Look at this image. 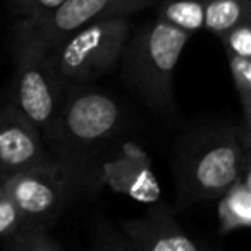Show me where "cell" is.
<instances>
[{
	"label": "cell",
	"mask_w": 251,
	"mask_h": 251,
	"mask_svg": "<svg viewBox=\"0 0 251 251\" xmlns=\"http://www.w3.org/2000/svg\"><path fill=\"white\" fill-rule=\"evenodd\" d=\"M55 162L38 129L14 105L0 108V179Z\"/></svg>",
	"instance_id": "8"
},
{
	"label": "cell",
	"mask_w": 251,
	"mask_h": 251,
	"mask_svg": "<svg viewBox=\"0 0 251 251\" xmlns=\"http://www.w3.org/2000/svg\"><path fill=\"white\" fill-rule=\"evenodd\" d=\"M5 193L31 226H43L57 217L83 181L66 165L55 162L0 179Z\"/></svg>",
	"instance_id": "6"
},
{
	"label": "cell",
	"mask_w": 251,
	"mask_h": 251,
	"mask_svg": "<svg viewBox=\"0 0 251 251\" xmlns=\"http://www.w3.org/2000/svg\"><path fill=\"white\" fill-rule=\"evenodd\" d=\"M226 59L229 64L234 90L241 103L243 124L251 127V59L232 53H226Z\"/></svg>",
	"instance_id": "14"
},
{
	"label": "cell",
	"mask_w": 251,
	"mask_h": 251,
	"mask_svg": "<svg viewBox=\"0 0 251 251\" xmlns=\"http://www.w3.org/2000/svg\"><path fill=\"white\" fill-rule=\"evenodd\" d=\"M246 171H251V127L243 121L189 131L174 157L176 206L215 201Z\"/></svg>",
	"instance_id": "2"
},
{
	"label": "cell",
	"mask_w": 251,
	"mask_h": 251,
	"mask_svg": "<svg viewBox=\"0 0 251 251\" xmlns=\"http://www.w3.org/2000/svg\"><path fill=\"white\" fill-rule=\"evenodd\" d=\"M191 36L158 18L129 35L119 60L122 81L153 114L174 115L176 66Z\"/></svg>",
	"instance_id": "3"
},
{
	"label": "cell",
	"mask_w": 251,
	"mask_h": 251,
	"mask_svg": "<svg viewBox=\"0 0 251 251\" xmlns=\"http://www.w3.org/2000/svg\"><path fill=\"white\" fill-rule=\"evenodd\" d=\"M26 226H31V224L26 222L23 213L18 210V206L14 205V201L5 193L4 186L0 182V237L5 239Z\"/></svg>",
	"instance_id": "17"
},
{
	"label": "cell",
	"mask_w": 251,
	"mask_h": 251,
	"mask_svg": "<svg viewBox=\"0 0 251 251\" xmlns=\"http://www.w3.org/2000/svg\"><path fill=\"white\" fill-rule=\"evenodd\" d=\"M62 2L64 0H21L16 7L21 19L16 25L14 40L29 33L38 25H42Z\"/></svg>",
	"instance_id": "16"
},
{
	"label": "cell",
	"mask_w": 251,
	"mask_h": 251,
	"mask_svg": "<svg viewBox=\"0 0 251 251\" xmlns=\"http://www.w3.org/2000/svg\"><path fill=\"white\" fill-rule=\"evenodd\" d=\"M9 2H11V4L14 5V7H18V4L21 2V0H9Z\"/></svg>",
	"instance_id": "20"
},
{
	"label": "cell",
	"mask_w": 251,
	"mask_h": 251,
	"mask_svg": "<svg viewBox=\"0 0 251 251\" xmlns=\"http://www.w3.org/2000/svg\"><path fill=\"white\" fill-rule=\"evenodd\" d=\"M100 182H108L119 193L134 200L153 201L158 196V184L150 171L147 155L131 145L122 148V153L100 165Z\"/></svg>",
	"instance_id": "10"
},
{
	"label": "cell",
	"mask_w": 251,
	"mask_h": 251,
	"mask_svg": "<svg viewBox=\"0 0 251 251\" xmlns=\"http://www.w3.org/2000/svg\"><path fill=\"white\" fill-rule=\"evenodd\" d=\"M117 229L133 251H203L164 206L140 219L122 220Z\"/></svg>",
	"instance_id": "9"
},
{
	"label": "cell",
	"mask_w": 251,
	"mask_h": 251,
	"mask_svg": "<svg viewBox=\"0 0 251 251\" xmlns=\"http://www.w3.org/2000/svg\"><path fill=\"white\" fill-rule=\"evenodd\" d=\"M219 40L222 42L226 53L251 59V21H244L234 26L232 29L224 33Z\"/></svg>",
	"instance_id": "18"
},
{
	"label": "cell",
	"mask_w": 251,
	"mask_h": 251,
	"mask_svg": "<svg viewBox=\"0 0 251 251\" xmlns=\"http://www.w3.org/2000/svg\"><path fill=\"white\" fill-rule=\"evenodd\" d=\"M93 251H133L129 243L110 224H98L95 229Z\"/></svg>",
	"instance_id": "19"
},
{
	"label": "cell",
	"mask_w": 251,
	"mask_h": 251,
	"mask_svg": "<svg viewBox=\"0 0 251 251\" xmlns=\"http://www.w3.org/2000/svg\"><path fill=\"white\" fill-rule=\"evenodd\" d=\"M205 0H162L157 18L167 25L195 35L203 29Z\"/></svg>",
	"instance_id": "13"
},
{
	"label": "cell",
	"mask_w": 251,
	"mask_h": 251,
	"mask_svg": "<svg viewBox=\"0 0 251 251\" xmlns=\"http://www.w3.org/2000/svg\"><path fill=\"white\" fill-rule=\"evenodd\" d=\"M66 84L43 57L16 60L14 98L11 103L38 129L43 141L49 140L53 131Z\"/></svg>",
	"instance_id": "7"
},
{
	"label": "cell",
	"mask_w": 251,
	"mask_h": 251,
	"mask_svg": "<svg viewBox=\"0 0 251 251\" xmlns=\"http://www.w3.org/2000/svg\"><path fill=\"white\" fill-rule=\"evenodd\" d=\"M244 21H251V0H205L203 29L217 38Z\"/></svg>",
	"instance_id": "12"
},
{
	"label": "cell",
	"mask_w": 251,
	"mask_h": 251,
	"mask_svg": "<svg viewBox=\"0 0 251 251\" xmlns=\"http://www.w3.org/2000/svg\"><path fill=\"white\" fill-rule=\"evenodd\" d=\"M124 126V110L114 97L67 83L55 126L45 145L84 186L100 184V157L114 147Z\"/></svg>",
	"instance_id": "1"
},
{
	"label": "cell",
	"mask_w": 251,
	"mask_h": 251,
	"mask_svg": "<svg viewBox=\"0 0 251 251\" xmlns=\"http://www.w3.org/2000/svg\"><path fill=\"white\" fill-rule=\"evenodd\" d=\"M158 0H64L36 28L14 40L16 60L42 59L49 50L95 21L136 14Z\"/></svg>",
	"instance_id": "5"
},
{
	"label": "cell",
	"mask_w": 251,
	"mask_h": 251,
	"mask_svg": "<svg viewBox=\"0 0 251 251\" xmlns=\"http://www.w3.org/2000/svg\"><path fill=\"white\" fill-rule=\"evenodd\" d=\"M5 239V251H62L43 226H26Z\"/></svg>",
	"instance_id": "15"
},
{
	"label": "cell",
	"mask_w": 251,
	"mask_h": 251,
	"mask_svg": "<svg viewBox=\"0 0 251 251\" xmlns=\"http://www.w3.org/2000/svg\"><path fill=\"white\" fill-rule=\"evenodd\" d=\"M219 232L222 236L251 226V171H246L217 198Z\"/></svg>",
	"instance_id": "11"
},
{
	"label": "cell",
	"mask_w": 251,
	"mask_h": 251,
	"mask_svg": "<svg viewBox=\"0 0 251 251\" xmlns=\"http://www.w3.org/2000/svg\"><path fill=\"white\" fill-rule=\"evenodd\" d=\"M129 35L127 16L100 19L71 33L43 59L64 83L84 84L117 66Z\"/></svg>",
	"instance_id": "4"
}]
</instances>
